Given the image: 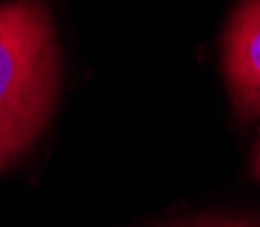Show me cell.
Returning a JSON list of instances; mask_svg holds the SVG:
<instances>
[{"instance_id": "6da1fadb", "label": "cell", "mask_w": 260, "mask_h": 227, "mask_svg": "<svg viewBox=\"0 0 260 227\" xmlns=\"http://www.w3.org/2000/svg\"><path fill=\"white\" fill-rule=\"evenodd\" d=\"M58 93V44L41 0L0 3V167L47 123Z\"/></svg>"}, {"instance_id": "7a4b0ae2", "label": "cell", "mask_w": 260, "mask_h": 227, "mask_svg": "<svg viewBox=\"0 0 260 227\" xmlns=\"http://www.w3.org/2000/svg\"><path fill=\"white\" fill-rule=\"evenodd\" d=\"M224 77L241 118H260V0H241L224 33Z\"/></svg>"}, {"instance_id": "3957f363", "label": "cell", "mask_w": 260, "mask_h": 227, "mask_svg": "<svg viewBox=\"0 0 260 227\" xmlns=\"http://www.w3.org/2000/svg\"><path fill=\"white\" fill-rule=\"evenodd\" d=\"M252 167H255V175L260 178V140H257V145H255V159H252Z\"/></svg>"}, {"instance_id": "277c9868", "label": "cell", "mask_w": 260, "mask_h": 227, "mask_svg": "<svg viewBox=\"0 0 260 227\" xmlns=\"http://www.w3.org/2000/svg\"><path fill=\"white\" fill-rule=\"evenodd\" d=\"M211 227H247V224H211Z\"/></svg>"}]
</instances>
